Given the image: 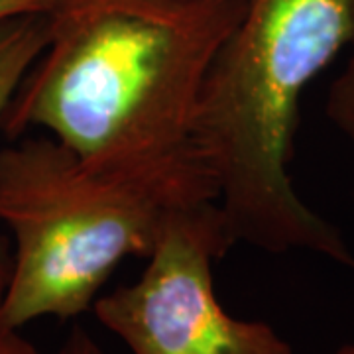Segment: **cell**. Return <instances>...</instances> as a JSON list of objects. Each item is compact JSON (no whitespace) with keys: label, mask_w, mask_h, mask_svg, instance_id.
<instances>
[{"label":"cell","mask_w":354,"mask_h":354,"mask_svg":"<svg viewBox=\"0 0 354 354\" xmlns=\"http://www.w3.org/2000/svg\"><path fill=\"white\" fill-rule=\"evenodd\" d=\"M246 0H69L0 130H48L91 165L199 156L191 132L216 51Z\"/></svg>","instance_id":"6da1fadb"},{"label":"cell","mask_w":354,"mask_h":354,"mask_svg":"<svg viewBox=\"0 0 354 354\" xmlns=\"http://www.w3.org/2000/svg\"><path fill=\"white\" fill-rule=\"evenodd\" d=\"M354 44V0H246L209 67L191 142L232 242L311 250L354 272L342 234L305 205L288 165L305 87Z\"/></svg>","instance_id":"7a4b0ae2"},{"label":"cell","mask_w":354,"mask_h":354,"mask_svg":"<svg viewBox=\"0 0 354 354\" xmlns=\"http://www.w3.org/2000/svg\"><path fill=\"white\" fill-rule=\"evenodd\" d=\"M218 203L199 156L140 165H91L55 138H26L0 150V221L14 239L0 299V333L39 317L62 321L93 307L128 256L152 252L167 216Z\"/></svg>","instance_id":"3957f363"},{"label":"cell","mask_w":354,"mask_h":354,"mask_svg":"<svg viewBox=\"0 0 354 354\" xmlns=\"http://www.w3.org/2000/svg\"><path fill=\"white\" fill-rule=\"evenodd\" d=\"M234 242L216 201L167 216L138 281L95 299V315L132 354H293L262 321H242L218 304L213 262Z\"/></svg>","instance_id":"277c9868"},{"label":"cell","mask_w":354,"mask_h":354,"mask_svg":"<svg viewBox=\"0 0 354 354\" xmlns=\"http://www.w3.org/2000/svg\"><path fill=\"white\" fill-rule=\"evenodd\" d=\"M50 41V16H32L0 34V120L12 101L16 88L38 62ZM12 268V254L0 239V291L6 290Z\"/></svg>","instance_id":"5b68a950"},{"label":"cell","mask_w":354,"mask_h":354,"mask_svg":"<svg viewBox=\"0 0 354 354\" xmlns=\"http://www.w3.org/2000/svg\"><path fill=\"white\" fill-rule=\"evenodd\" d=\"M351 48H353V53L348 62L329 88L327 116L342 134H346L353 140L354 144V44Z\"/></svg>","instance_id":"8992f818"},{"label":"cell","mask_w":354,"mask_h":354,"mask_svg":"<svg viewBox=\"0 0 354 354\" xmlns=\"http://www.w3.org/2000/svg\"><path fill=\"white\" fill-rule=\"evenodd\" d=\"M67 2L69 0H0V34L24 18L51 16Z\"/></svg>","instance_id":"52a82bcc"},{"label":"cell","mask_w":354,"mask_h":354,"mask_svg":"<svg viewBox=\"0 0 354 354\" xmlns=\"http://www.w3.org/2000/svg\"><path fill=\"white\" fill-rule=\"evenodd\" d=\"M59 354H102L101 348L93 342V339L88 337L83 329L75 327L73 333L69 335V339L64 344V348L59 351Z\"/></svg>","instance_id":"ba28073f"},{"label":"cell","mask_w":354,"mask_h":354,"mask_svg":"<svg viewBox=\"0 0 354 354\" xmlns=\"http://www.w3.org/2000/svg\"><path fill=\"white\" fill-rule=\"evenodd\" d=\"M0 354H41L30 342L18 335V330L0 333Z\"/></svg>","instance_id":"9c48e42d"},{"label":"cell","mask_w":354,"mask_h":354,"mask_svg":"<svg viewBox=\"0 0 354 354\" xmlns=\"http://www.w3.org/2000/svg\"><path fill=\"white\" fill-rule=\"evenodd\" d=\"M335 354H354V342H348V344H342L341 348Z\"/></svg>","instance_id":"30bf717a"},{"label":"cell","mask_w":354,"mask_h":354,"mask_svg":"<svg viewBox=\"0 0 354 354\" xmlns=\"http://www.w3.org/2000/svg\"><path fill=\"white\" fill-rule=\"evenodd\" d=\"M191 2H216V0H191Z\"/></svg>","instance_id":"8fae6325"},{"label":"cell","mask_w":354,"mask_h":354,"mask_svg":"<svg viewBox=\"0 0 354 354\" xmlns=\"http://www.w3.org/2000/svg\"><path fill=\"white\" fill-rule=\"evenodd\" d=\"M2 295H4V291H0V299H2Z\"/></svg>","instance_id":"7c38bea8"}]
</instances>
